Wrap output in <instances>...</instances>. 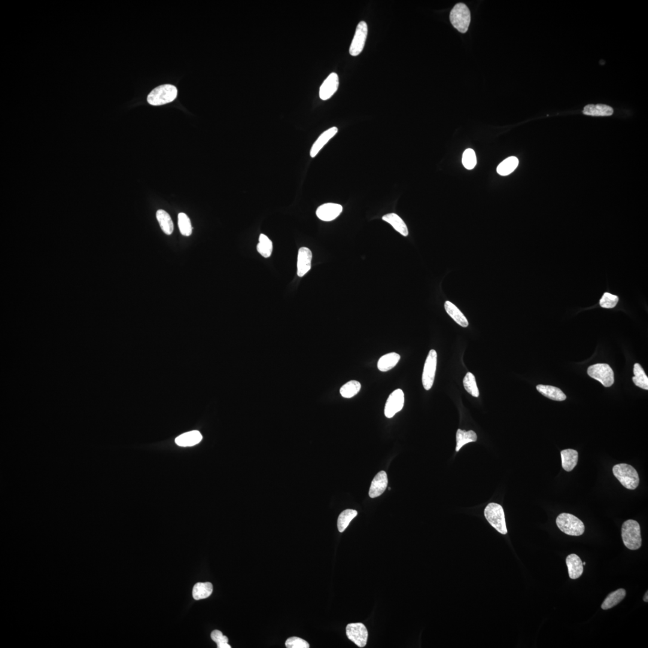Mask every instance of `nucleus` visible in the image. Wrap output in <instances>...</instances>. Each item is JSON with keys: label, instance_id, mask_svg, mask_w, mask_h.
<instances>
[{"label": "nucleus", "instance_id": "f257e3e1", "mask_svg": "<svg viewBox=\"0 0 648 648\" xmlns=\"http://www.w3.org/2000/svg\"><path fill=\"white\" fill-rule=\"evenodd\" d=\"M621 533L626 548L632 550L640 548L642 540L639 523L634 520H626L622 526Z\"/></svg>", "mask_w": 648, "mask_h": 648}, {"label": "nucleus", "instance_id": "f03ea898", "mask_svg": "<svg viewBox=\"0 0 648 648\" xmlns=\"http://www.w3.org/2000/svg\"><path fill=\"white\" fill-rule=\"evenodd\" d=\"M613 473L614 477L626 489L634 490L639 485V477L637 471L631 465L626 464L614 465Z\"/></svg>", "mask_w": 648, "mask_h": 648}, {"label": "nucleus", "instance_id": "7ed1b4c3", "mask_svg": "<svg viewBox=\"0 0 648 648\" xmlns=\"http://www.w3.org/2000/svg\"><path fill=\"white\" fill-rule=\"evenodd\" d=\"M556 523L562 532L571 536H580L585 532V525L582 521L571 514H560Z\"/></svg>", "mask_w": 648, "mask_h": 648}, {"label": "nucleus", "instance_id": "20e7f679", "mask_svg": "<svg viewBox=\"0 0 648 648\" xmlns=\"http://www.w3.org/2000/svg\"><path fill=\"white\" fill-rule=\"evenodd\" d=\"M178 91L171 84L162 85L154 88L148 94L147 102L153 106H160L171 103L177 96Z\"/></svg>", "mask_w": 648, "mask_h": 648}, {"label": "nucleus", "instance_id": "39448f33", "mask_svg": "<svg viewBox=\"0 0 648 648\" xmlns=\"http://www.w3.org/2000/svg\"><path fill=\"white\" fill-rule=\"evenodd\" d=\"M485 518L490 524L501 534H507L506 519L503 507L500 504L490 503L485 510Z\"/></svg>", "mask_w": 648, "mask_h": 648}, {"label": "nucleus", "instance_id": "423d86ee", "mask_svg": "<svg viewBox=\"0 0 648 648\" xmlns=\"http://www.w3.org/2000/svg\"><path fill=\"white\" fill-rule=\"evenodd\" d=\"M450 20L453 26L459 32L466 33L471 23L470 9L464 3H458L450 12Z\"/></svg>", "mask_w": 648, "mask_h": 648}, {"label": "nucleus", "instance_id": "0eeeda50", "mask_svg": "<svg viewBox=\"0 0 648 648\" xmlns=\"http://www.w3.org/2000/svg\"><path fill=\"white\" fill-rule=\"evenodd\" d=\"M588 374L592 378L597 380L605 387H610L614 383V373L607 364H596L588 369Z\"/></svg>", "mask_w": 648, "mask_h": 648}, {"label": "nucleus", "instance_id": "6e6552de", "mask_svg": "<svg viewBox=\"0 0 648 648\" xmlns=\"http://www.w3.org/2000/svg\"><path fill=\"white\" fill-rule=\"evenodd\" d=\"M437 366V353L434 349L430 350L425 360L422 382L425 390H429L434 385Z\"/></svg>", "mask_w": 648, "mask_h": 648}, {"label": "nucleus", "instance_id": "1a4fd4ad", "mask_svg": "<svg viewBox=\"0 0 648 648\" xmlns=\"http://www.w3.org/2000/svg\"><path fill=\"white\" fill-rule=\"evenodd\" d=\"M368 34V27L366 22L359 23L355 30L354 38L349 48V54L353 57L358 56L363 51Z\"/></svg>", "mask_w": 648, "mask_h": 648}, {"label": "nucleus", "instance_id": "9d476101", "mask_svg": "<svg viewBox=\"0 0 648 648\" xmlns=\"http://www.w3.org/2000/svg\"><path fill=\"white\" fill-rule=\"evenodd\" d=\"M346 631L349 639L353 641L356 645L360 647H363L366 645L368 631L363 623H349L346 626Z\"/></svg>", "mask_w": 648, "mask_h": 648}, {"label": "nucleus", "instance_id": "9b49d317", "mask_svg": "<svg viewBox=\"0 0 648 648\" xmlns=\"http://www.w3.org/2000/svg\"><path fill=\"white\" fill-rule=\"evenodd\" d=\"M404 393L400 389H395L389 395L386 402L384 413L386 417H393L395 413L400 411L404 405Z\"/></svg>", "mask_w": 648, "mask_h": 648}, {"label": "nucleus", "instance_id": "f8f14e48", "mask_svg": "<svg viewBox=\"0 0 648 648\" xmlns=\"http://www.w3.org/2000/svg\"><path fill=\"white\" fill-rule=\"evenodd\" d=\"M343 207L338 203H327L319 206L316 214L320 220L330 222L334 220L342 213Z\"/></svg>", "mask_w": 648, "mask_h": 648}, {"label": "nucleus", "instance_id": "ddd939ff", "mask_svg": "<svg viewBox=\"0 0 648 648\" xmlns=\"http://www.w3.org/2000/svg\"><path fill=\"white\" fill-rule=\"evenodd\" d=\"M339 79L336 73H331L325 79L319 89V97L322 100H327L331 98L338 90Z\"/></svg>", "mask_w": 648, "mask_h": 648}, {"label": "nucleus", "instance_id": "4468645a", "mask_svg": "<svg viewBox=\"0 0 648 648\" xmlns=\"http://www.w3.org/2000/svg\"><path fill=\"white\" fill-rule=\"evenodd\" d=\"M388 477L387 473L384 471H380L374 477L369 489L370 498H375L381 496L387 489Z\"/></svg>", "mask_w": 648, "mask_h": 648}, {"label": "nucleus", "instance_id": "2eb2a0df", "mask_svg": "<svg viewBox=\"0 0 648 648\" xmlns=\"http://www.w3.org/2000/svg\"><path fill=\"white\" fill-rule=\"evenodd\" d=\"M312 253L307 248L300 249L298 255L297 275L303 277L311 269Z\"/></svg>", "mask_w": 648, "mask_h": 648}, {"label": "nucleus", "instance_id": "dca6fc26", "mask_svg": "<svg viewBox=\"0 0 648 648\" xmlns=\"http://www.w3.org/2000/svg\"><path fill=\"white\" fill-rule=\"evenodd\" d=\"M337 132H338V129L336 127H333L322 133L313 144L310 152V156L315 157L321 149L327 144V142L336 135Z\"/></svg>", "mask_w": 648, "mask_h": 648}, {"label": "nucleus", "instance_id": "f3484780", "mask_svg": "<svg viewBox=\"0 0 648 648\" xmlns=\"http://www.w3.org/2000/svg\"><path fill=\"white\" fill-rule=\"evenodd\" d=\"M568 570L569 576L571 579H577L582 576L583 573V565L579 556L571 554L566 559Z\"/></svg>", "mask_w": 648, "mask_h": 648}, {"label": "nucleus", "instance_id": "a211bd4d", "mask_svg": "<svg viewBox=\"0 0 648 648\" xmlns=\"http://www.w3.org/2000/svg\"><path fill=\"white\" fill-rule=\"evenodd\" d=\"M202 440L199 431L193 430L184 433L176 438L175 443L180 447H191L199 444Z\"/></svg>", "mask_w": 648, "mask_h": 648}, {"label": "nucleus", "instance_id": "6ab92c4d", "mask_svg": "<svg viewBox=\"0 0 648 648\" xmlns=\"http://www.w3.org/2000/svg\"><path fill=\"white\" fill-rule=\"evenodd\" d=\"M561 456L563 469L570 472L577 464L579 459L578 452L573 449L564 450L561 452Z\"/></svg>", "mask_w": 648, "mask_h": 648}, {"label": "nucleus", "instance_id": "aec40b11", "mask_svg": "<svg viewBox=\"0 0 648 648\" xmlns=\"http://www.w3.org/2000/svg\"><path fill=\"white\" fill-rule=\"evenodd\" d=\"M382 220L390 224L394 229L404 237L408 236V230L405 223L400 216L395 213H389L382 217Z\"/></svg>", "mask_w": 648, "mask_h": 648}, {"label": "nucleus", "instance_id": "412c9836", "mask_svg": "<svg viewBox=\"0 0 648 648\" xmlns=\"http://www.w3.org/2000/svg\"><path fill=\"white\" fill-rule=\"evenodd\" d=\"M537 389L541 394L553 400L563 401L567 398L561 389L553 386L538 385L537 386Z\"/></svg>", "mask_w": 648, "mask_h": 648}, {"label": "nucleus", "instance_id": "4be33fe9", "mask_svg": "<svg viewBox=\"0 0 648 648\" xmlns=\"http://www.w3.org/2000/svg\"><path fill=\"white\" fill-rule=\"evenodd\" d=\"M444 307H445L447 313L451 316V318L456 323L464 328H466L469 325L467 318L454 304L447 301Z\"/></svg>", "mask_w": 648, "mask_h": 648}, {"label": "nucleus", "instance_id": "5701e85b", "mask_svg": "<svg viewBox=\"0 0 648 648\" xmlns=\"http://www.w3.org/2000/svg\"><path fill=\"white\" fill-rule=\"evenodd\" d=\"M400 359V355L395 352L383 355L378 362V369L383 372H388L396 366Z\"/></svg>", "mask_w": 648, "mask_h": 648}, {"label": "nucleus", "instance_id": "b1692460", "mask_svg": "<svg viewBox=\"0 0 648 648\" xmlns=\"http://www.w3.org/2000/svg\"><path fill=\"white\" fill-rule=\"evenodd\" d=\"M613 113V109L609 106L598 104L588 105L583 109V114L591 116L604 117L610 116Z\"/></svg>", "mask_w": 648, "mask_h": 648}, {"label": "nucleus", "instance_id": "393cba45", "mask_svg": "<svg viewBox=\"0 0 648 648\" xmlns=\"http://www.w3.org/2000/svg\"><path fill=\"white\" fill-rule=\"evenodd\" d=\"M626 591L624 589H619L616 591L611 592L605 599L603 604L601 605L602 609H610L618 604L621 602L626 596Z\"/></svg>", "mask_w": 648, "mask_h": 648}, {"label": "nucleus", "instance_id": "a878e982", "mask_svg": "<svg viewBox=\"0 0 648 648\" xmlns=\"http://www.w3.org/2000/svg\"><path fill=\"white\" fill-rule=\"evenodd\" d=\"M477 441V435L475 431L473 430L465 431L464 430L458 429L456 433V441H457V446H456V452H458L459 450L464 447L465 444L468 443L476 442Z\"/></svg>", "mask_w": 648, "mask_h": 648}, {"label": "nucleus", "instance_id": "bb28decb", "mask_svg": "<svg viewBox=\"0 0 648 648\" xmlns=\"http://www.w3.org/2000/svg\"><path fill=\"white\" fill-rule=\"evenodd\" d=\"M213 590L211 583H197L193 588V597L194 600H199L208 598L210 596Z\"/></svg>", "mask_w": 648, "mask_h": 648}, {"label": "nucleus", "instance_id": "cd10ccee", "mask_svg": "<svg viewBox=\"0 0 648 648\" xmlns=\"http://www.w3.org/2000/svg\"><path fill=\"white\" fill-rule=\"evenodd\" d=\"M156 218L164 233L166 235H171L173 231V224L168 212L163 209H159L156 212Z\"/></svg>", "mask_w": 648, "mask_h": 648}, {"label": "nucleus", "instance_id": "c85d7f7f", "mask_svg": "<svg viewBox=\"0 0 648 648\" xmlns=\"http://www.w3.org/2000/svg\"><path fill=\"white\" fill-rule=\"evenodd\" d=\"M519 165V160L515 156L508 157L502 162L497 168V172L502 176L510 175L517 168Z\"/></svg>", "mask_w": 648, "mask_h": 648}, {"label": "nucleus", "instance_id": "c756f323", "mask_svg": "<svg viewBox=\"0 0 648 648\" xmlns=\"http://www.w3.org/2000/svg\"><path fill=\"white\" fill-rule=\"evenodd\" d=\"M634 375L632 381L634 384L641 388L648 389V378L642 367L639 364L636 363L634 366Z\"/></svg>", "mask_w": 648, "mask_h": 648}, {"label": "nucleus", "instance_id": "7c9ffc66", "mask_svg": "<svg viewBox=\"0 0 648 648\" xmlns=\"http://www.w3.org/2000/svg\"><path fill=\"white\" fill-rule=\"evenodd\" d=\"M357 512L354 510L348 509L343 511L339 516L337 520V528L340 532H343L348 527L350 522L357 515Z\"/></svg>", "mask_w": 648, "mask_h": 648}, {"label": "nucleus", "instance_id": "2f4dec72", "mask_svg": "<svg viewBox=\"0 0 648 648\" xmlns=\"http://www.w3.org/2000/svg\"><path fill=\"white\" fill-rule=\"evenodd\" d=\"M361 385L360 382L355 380L347 382L340 389V394L345 398H349L355 396L360 391Z\"/></svg>", "mask_w": 648, "mask_h": 648}, {"label": "nucleus", "instance_id": "473e14b6", "mask_svg": "<svg viewBox=\"0 0 648 648\" xmlns=\"http://www.w3.org/2000/svg\"><path fill=\"white\" fill-rule=\"evenodd\" d=\"M257 251L264 258H267L271 256L273 251V243L264 234H261L259 239V243L257 245Z\"/></svg>", "mask_w": 648, "mask_h": 648}, {"label": "nucleus", "instance_id": "72a5a7b5", "mask_svg": "<svg viewBox=\"0 0 648 648\" xmlns=\"http://www.w3.org/2000/svg\"><path fill=\"white\" fill-rule=\"evenodd\" d=\"M464 385L466 391L473 396H479V390L478 388L475 376L472 373L468 372L464 379Z\"/></svg>", "mask_w": 648, "mask_h": 648}, {"label": "nucleus", "instance_id": "f704fd0d", "mask_svg": "<svg viewBox=\"0 0 648 648\" xmlns=\"http://www.w3.org/2000/svg\"><path fill=\"white\" fill-rule=\"evenodd\" d=\"M178 227L182 235L186 237L191 236L192 233V227H191L190 219L183 212L178 214Z\"/></svg>", "mask_w": 648, "mask_h": 648}, {"label": "nucleus", "instance_id": "c9c22d12", "mask_svg": "<svg viewBox=\"0 0 648 648\" xmlns=\"http://www.w3.org/2000/svg\"><path fill=\"white\" fill-rule=\"evenodd\" d=\"M462 163L465 168L467 169H473L476 166L477 164V157L473 149H467L464 151L463 157H462Z\"/></svg>", "mask_w": 648, "mask_h": 648}, {"label": "nucleus", "instance_id": "e433bc0d", "mask_svg": "<svg viewBox=\"0 0 648 648\" xmlns=\"http://www.w3.org/2000/svg\"><path fill=\"white\" fill-rule=\"evenodd\" d=\"M618 300V297L608 293H605L601 297L600 304L603 308L612 309L617 305Z\"/></svg>", "mask_w": 648, "mask_h": 648}, {"label": "nucleus", "instance_id": "4c0bfd02", "mask_svg": "<svg viewBox=\"0 0 648 648\" xmlns=\"http://www.w3.org/2000/svg\"><path fill=\"white\" fill-rule=\"evenodd\" d=\"M285 645L288 648H309L307 641L300 637H292L286 641Z\"/></svg>", "mask_w": 648, "mask_h": 648}, {"label": "nucleus", "instance_id": "58836bf2", "mask_svg": "<svg viewBox=\"0 0 648 648\" xmlns=\"http://www.w3.org/2000/svg\"><path fill=\"white\" fill-rule=\"evenodd\" d=\"M211 637L212 640L214 641L217 644L222 643H228V638L222 634V632L219 630H214L211 632Z\"/></svg>", "mask_w": 648, "mask_h": 648}, {"label": "nucleus", "instance_id": "ea45409f", "mask_svg": "<svg viewBox=\"0 0 648 648\" xmlns=\"http://www.w3.org/2000/svg\"><path fill=\"white\" fill-rule=\"evenodd\" d=\"M218 648H231V646L229 644H228V643H222L218 644Z\"/></svg>", "mask_w": 648, "mask_h": 648}, {"label": "nucleus", "instance_id": "a19ab883", "mask_svg": "<svg viewBox=\"0 0 648 648\" xmlns=\"http://www.w3.org/2000/svg\"><path fill=\"white\" fill-rule=\"evenodd\" d=\"M647 595H648V592H647H647L645 593V594H644V597H643V601H644V602H646V603H647V602L648 601V596H647Z\"/></svg>", "mask_w": 648, "mask_h": 648}, {"label": "nucleus", "instance_id": "79ce46f5", "mask_svg": "<svg viewBox=\"0 0 648 648\" xmlns=\"http://www.w3.org/2000/svg\"><path fill=\"white\" fill-rule=\"evenodd\" d=\"M583 565H586V562H584L583 563Z\"/></svg>", "mask_w": 648, "mask_h": 648}]
</instances>
